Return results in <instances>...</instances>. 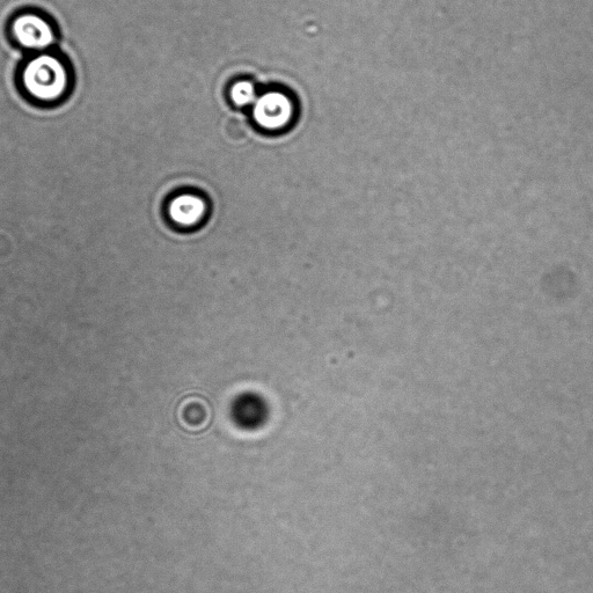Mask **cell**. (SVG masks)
Here are the masks:
<instances>
[{
	"mask_svg": "<svg viewBox=\"0 0 593 593\" xmlns=\"http://www.w3.org/2000/svg\"><path fill=\"white\" fill-rule=\"evenodd\" d=\"M21 90L41 107L62 104L71 91L72 75L67 62L53 51L35 54L19 73Z\"/></svg>",
	"mask_w": 593,
	"mask_h": 593,
	"instance_id": "1",
	"label": "cell"
},
{
	"mask_svg": "<svg viewBox=\"0 0 593 593\" xmlns=\"http://www.w3.org/2000/svg\"><path fill=\"white\" fill-rule=\"evenodd\" d=\"M225 137L232 143H244L250 135V129L245 120L238 116H232L226 120L224 126Z\"/></svg>",
	"mask_w": 593,
	"mask_h": 593,
	"instance_id": "7",
	"label": "cell"
},
{
	"mask_svg": "<svg viewBox=\"0 0 593 593\" xmlns=\"http://www.w3.org/2000/svg\"><path fill=\"white\" fill-rule=\"evenodd\" d=\"M236 420L244 427H255L265 419V407L262 402L252 395H246L237 401L233 408Z\"/></svg>",
	"mask_w": 593,
	"mask_h": 593,
	"instance_id": "5",
	"label": "cell"
},
{
	"mask_svg": "<svg viewBox=\"0 0 593 593\" xmlns=\"http://www.w3.org/2000/svg\"><path fill=\"white\" fill-rule=\"evenodd\" d=\"M208 206L201 196L182 194L175 197L168 207V215L172 222L182 228H193L206 217Z\"/></svg>",
	"mask_w": 593,
	"mask_h": 593,
	"instance_id": "4",
	"label": "cell"
},
{
	"mask_svg": "<svg viewBox=\"0 0 593 593\" xmlns=\"http://www.w3.org/2000/svg\"><path fill=\"white\" fill-rule=\"evenodd\" d=\"M258 98V90L250 80H239V82L231 86L230 99L234 106L240 108L253 107Z\"/></svg>",
	"mask_w": 593,
	"mask_h": 593,
	"instance_id": "6",
	"label": "cell"
},
{
	"mask_svg": "<svg viewBox=\"0 0 593 593\" xmlns=\"http://www.w3.org/2000/svg\"><path fill=\"white\" fill-rule=\"evenodd\" d=\"M252 111L256 126L269 133H277L291 126L296 116V105L289 94L274 90L259 95Z\"/></svg>",
	"mask_w": 593,
	"mask_h": 593,
	"instance_id": "3",
	"label": "cell"
},
{
	"mask_svg": "<svg viewBox=\"0 0 593 593\" xmlns=\"http://www.w3.org/2000/svg\"><path fill=\"white\" fill-rule=\"evenodd\" d=\"M11 38L20 48L45 53L57 41L56 28L45 14L38 11L18 13L10 24Z\"/></svg>",
	"mask_w": 593,
	"mask_h": 593,
	"instance_id": "2",
	"label": "cell"
}]
</instances>
